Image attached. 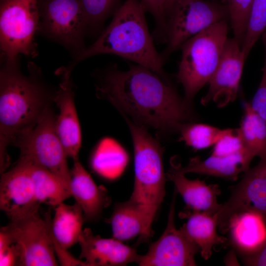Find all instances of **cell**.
I'll list each match as a JSON object with an SVG mask.
<instances>
[{
	"mask_svg": "<svg viewBox=\"0 0 266 266\" xmlns=\"http://www.w3.org/2000/svg\"><path fill=\"white\" fill-rule=\"evenodd\" d=\"M97 96L108 100L133 122L160 133L178 132L194 118L191 104L168 82L150 69L136 64L127 70L110 66L96 85Z\"/></svg>",
	"mask_w": 266,
	"mask_h": 266,
	"instance_id": "cell-1",
	"label": "cell"
},
{
	"mask_svg": "<svg viewBox=\"0 0 266 266\" xmlns=\"http://www.w3.org/2000/svg\"><path fill=\"white\" fill-rule=\"evenodd\" d=\"M28 74L19 64H3L0 71V169L9 164L7 147L24 133L32 129L51 107L52 93L42 78L40 68L29 62Z\"/></svg>",
	"mask_w": 266,
	"mask_h": 266,
	"instance_id": "cell-2",
	"label": "cell"
},
{
	"mask_svg": "<svg viewBox=\"0 0 266 266\" xmlns=\"http://www.w3.org/2000/svg\"><path fill=\"white\" fill-rule=\"evenodd\" d=\"M139 0H125L97 40L64 67L72 71L79 62L99 54H112L144 66L166 79L160 54L154 46Z\"/></svg>",
	"mask_w": 266,
	"mask_h": 266,
	"instance_id": "cell-3",
	"label": "cell"
},
{
	"mask_svg": "<svg viewBox=\"0 0 266 266\" xmlns=\"http://www.w3.org/2000/svg\"><path fill=\"white\" fill-rule=\"evenodd\" d=\"M134 149V182L129 200L138 208L144 230L139 241L152 236V225L166 195L163 148L145 127L125 117Z\"/></svg>",
	"mask_w": 266,
	"mask_h": 266,
	"instance_id": "cell-4",
	"label": "cell"
},
{
	"mask_svg": "<svg viewBox=\"0 0 266 266\" xmlns=\"http://www.w3.org/2000/svg\"><path fill=\"white\" fill-rule=\"evenodd\" d=\"M229 31L227 20H222L191 37L181 46L176 76L188 103L191 104L216 68L229 38Z\"/></svg>",
	"mask_w": 266,
	"mask_h": 266,
	"instance_id": "cell-5",
	"label": "cell"
},
{
	"mask_svg": "<svg viewBox=\"0 0 266 266\" xmlns=\"http://www.w3.org/2000/svg\"><path fill=\"white\" fill-rule=\"evenodd\" d=\"M39 0H0V48L2 64H18L20 55H37L35 36L40 24Z\"/></svg>",
	"mask_w": 266,
	"mask_h": 266,
	"instance_id": "cell-6",
	"label": "cell"
},
{
	"mask_svg": "<svg viewBox=\"0 0 266 266\" xmlns=\"http://www.w3.org/2000/svg\"><path fill=\"white\" fill-rule=\"evenodd\" d=\"M166 46L163 63L188 39L214 24L229 19L224 4L204 0H175L167 13Z\"/></svg>",
	"mask_w": 266,
	"mask_h": 266,
	"instance_id": "cell-7",
	"label": "cell"
},
{
	"mask_svg": "<svg viewBox=\"0 0 266 266\" xmlns=\"http://www.w3.org/2000/svg\"><path fill=\"white\" fill-rule=\"evenodd\" d=\"M56 120L50 107L33 128L19 136L12 145L20 148L21 156L48 169L70 190L68 157L57 133Z\"/></svg>",
	"mask_w": 266,
	"mask_h": 266,
	"instance_id": "cell-8",
	"label": "cell"
},
{
	"mask_svg": "<svg viewBox=\"0 0 266 266\" xmlns=\"http://www.w3.org/2000/svg\"><path fill=\"white\" fill-rule=\"evenodd\" d=\"M0 229L6 233L16 249L17 266L58 265L47 222L39 216L38 210L10 219Z\"/></svg>",
	"mask_w": 266,
	"mask_h": 266,
	"instance_id": "cell-9",
	"label": "cell"
},
{
	"mask_svg": "<svg viewBox=\"0 0 266 266\" xmlns=\"http://www.w3.org/2000/svg\"><path fill=\"white\" fill-rule=\"evenodd\" d=\"M38 32L74 54L81 52L87 31L86 17L79 0H39Z\"/></svg>",
	"mask_w": 266,
	"mask_h": 266,
	"instance_id": "cell-10",
	"label": "cell"
},
{
	"mask_svg": "<svg viewBox=\"0 0 266 266\" xmlns=\"http://www.w3.org/2000/svg\"><path fill=\"white\" fill-rule=\"evenodd\" d=\"M167 226L161 237L149 246L148 252L139 255L137 263L140 266H195V255L200 252L198 245L182 228L175 225V207L177 191L174 190Z\"/></svg>",
	"mask_w": 266,
	"mask_h": 266,
	"instance_id": "cell-11",
	"label": "cell"
},
{
	"mask_svg": "<svg viewBox=\"0 0 266 266\" xmlns=\"http://www.w3.org/2000/svg\"><path fill=\"white\" fill-rule=\"evenodd\" d=\"M231 190L229 198L217 213L219 231L226 233L230 219L240 212L254 211L266 219V155L245 172Z\"/></svg>",
	"mask_w": 266,
	"mask_h": 266,
	"instance_id": "cell-12",
	"label": "cell"
},
{
	"mask_svg": "<svg viewBox=\"0 0 266 266\" xmlns=\"http://www.w3.org/2000/svg\"><path fill=\"white\" fill-rule=\"evenodd\" d=\"M246 60L239 43L233 37L228 38L208 82V91L201 100L203 105L212 101L222 107L235 100Z\"/></svg>",
	"mask_w": 266,
	"mask_h": 266,
	"instance_id": "cell-13",
	"label": "cell"
},
{
	"mask_svg": "<svg viewBox=\"0 0 266 266\" xmlns=\"http://www.w3.org/2000/svg\"><path fill=\"white\" fill-rule=\"evenodd\" d=\"M39 203L26 161L20 157L16 165L2 173L0 183V208L10 219L38 210Z\"/></svg>",
	"mask_w": 266,
	"mask_h": 266,
	"instance_id": "cell-14",
	"label": "cell"
},
{
	"mask_svg": "<svg viewBox=\"0 0 266 266\" xmlns=\"http://www.w3.org/2000/svg\"><path fill=\"white\" fill-rule=\"evenodd\" d=\"M45 218L48 225L53 246L58 261L61 266H83V262L77 259L67 250L78 243L83 232L85 221L80 207L61 203L56 207L52 219L50 212H46Z\"/></svg>",
	"mask_w": 266,
	"mask_h": 266,
	"instance_id": "cell-15",
	"label": "cell"
},
{
	"mask_svg": "<svg viewBox=\"0 0 266 266\" xmlns=\"http://www.w3.org/2000/svg\"><path fill=\"white\" fill-rule=\"evenodd\" d=\"M72 72L59 68L56 74L61 77L54 102L59 109L56 117L57 133L67 155L73 161L78 159L81 146V131L74 102V85Z\"/></svg>",
	"mask_w": 266,
	"mask_h": 266,
	"instance_id": "cell-16",
	"label": "cell"
},
{
	"mask_svg": "<svg viewBox=\"0 0 266 266\" xmlns=\"http://www.w3.org/2000/svg\"><path fill=\"white\" fill-rule=\"evenodd\" d=\"M79 259L86 266H125L137 262L139 255L135 250L114 237L104 238L93 234L89 228L83 230L79 239Z\"/></svg>",
	"mask_w": 266,
	"mask_h": 266,
	"instance_id": "cell-17",
	"label": "cell"
},
{
	"mask_svg": "<svg viewBox=\"0 0 266 266\" xmlns=\"http://www.w3.org/2000/svg\"><path fill=\"white\" fill-rule=\"evenodd\" d=\"M182 167L177 158L172 157L166 176L174 184V189L182 197L187 209L212 214L217 213L222 206L217 200L221 194L219 185H207L205 181L199 179H188Z\"/></svg>",
	"mask_w": 266,
	"mask_h": 266,
	"instance_id": "cell-18",
	"label": "cell"
},
{
	"mask_svg": "<svg viewBox=\"0 0 266 266\" xmlns=\"http://www.w3.org/2000/svg\"><path fill=\"white\" fill-rule=\"evenodd\" d=\"M70 173V193L81 208L85 220H98L103 209L110 202L105 188L97 186L78 159L74 161Z\"/></svg>",
	"mask_w": 266,
	"mask_h": 266,
	"instance_id": "cell-19",
	"label": "cell"
},
{
	"mask_svg": "<svg viewBox=\"0 0 266 266\" xmlns=\"http://www.w3.org/2000/svg\"><path fill=\"white\" fill-rule=\"evenodd\" d=\"M228 241L241 257L258 249L266 240V219L254 211L237 213L230 219Z\"/></svg>",
	"mask_w": 266,
	"mask_h": 266,
	"instance_id": "cell-20",
	"label": "cell"
},
{
	"mask_svg": "<svg viewBox=\"0 0 266 266\" xmlns=\"http://www.w3.org/2000/svg\"><path fill=\"white\" fill-rule=\"evenodd\" d=\"M254 157L246 148L228 156L211 155L205 160L197 156L190 159L182 169L185 174L194 173L235 180L240 173L249 169Z\"/></svg>",
	"mask_w": 266,
	"mask_h": 266,
	"instance_id": "cell-21",
	"label": "cell"
},
{
	"mask_svg": "<svg viewBox=\"0 0 266 266\" xmlns=\"http://www.w3.org/2000/svg\"><path fill=\"white\" fill-rule=\"evenodd\" d=\"M181 218L187 219L181 227L187 236L199 247L202 257L210 258L213 248L225 244L228 239L217 233V215L187 209L179 213Z\"/></svg>",
	"mask_w": 266,
	"mask_h": 266,
	"instance_id": "cell-22",
	"label": "cell"
},
{
	"mask_svg": "<svg viewBox=\"0 0 266 266\" xmlns=\"http://www.w3.org/2000/svg\"><path fill=\"white\" fill-rule=\"evenodd\" d=\"M20 157L27 163L35 198L39 204L56 207L72 197L70 190L50 171L27 158Z\"/></svg>",
	"mask_w": 266,
	"mask_h": 266,
	"instance_id": "cell-23",
	"label": "cell"
},
{
	"mask_svg": "<svg viewBox=\"0 0 266 266\" xmlns=\"http://www.w3.org/2000/svg\"><path fill=\"white\" fill-rule=\"evenodd\" d=\"M128 161V154L121 145L112 139L105 138L94 152L91 165L101 177L114 180L124 172Z\"/></svg>",
	"mask_w": 266,
	"mask_h": 266,
	"instance_id": "cell-24",
	"label": "cell"
},
{
	"mask_svg": "<svg viewBox=\"0 0 266 266\" xmlns=\"http://www.w3.org/2000/svg\"><path fill=\"white\" fill-rule=\"evenodd\" d=\"M237 129L247 150L260 158L266 155V120L250 103H244V115Z\"/></svg>",
	"mask_w": 266,
	"mask_h": 266,
	"instance_id": "cell-25",
	"label": "cell"
},
{
	"mask_svg": "<svg viewBox=\"0 0 266 266\" xmlns=\"http://www.w3.org/2000/svg\"><path fill=\"white\" fill-rule=\"evenodd\" d=\"M113 237L122 241L142 235L143 222L138 209L129 200L117 204L109 219Z\"/></svg>",
	"mask_w": 266,
	"mask_h": 266,
	"instance_id": "cell-26",
	"label": "cell"
},
{
	"mask_svg": "<svg viewBox=\"0 0 266 266\" xmlns=\"http://www.w3.org/2000/svg\"><path fill=\"white\" fill-rule=\"evenodd\" d=\"M228 130L204 124L186 122L180 126L178 132L180 140L194 149L200 150L214 145Z\"/></svg>",
	"mask_w": 266,
	"mask_h": 266,
	"instance_id": "cell-27",
	"label": "cell"
},
{
	"mask_svg": "<svg viewBox=\"0 0 266 266\" xmlns=\"http://www.w3.org/2000/svg\"><path fill=\"white\" fill-rule=\"evenodd\" d=\"M266 31V0H254L241 46L246 59L260 36Z\"/></svg>",
	"mask_w": 266,
	"mask_h": 266,
	"instance_id": "cell-28",
	"label": "cell"
},
{
	"mask_svg": "<svg viewBox=\"0 0 266 266\" xmlns=\"http://www.w3.org/2000/svg\"><path fill=\"white\" fill-rule=\"evenodd\" d=\"M84 12L87 31H96L122 4V0H79Z\"/></svg>",
	"mask_w": 266,
	"mask_h": 266,
	"instance_id": "cell-29",
	"label": "cell"
},
{
	"mask_svg": "<svg viewBox=\"0 0 266 266\" xmlns=\"http://www.w3.org/2000/svg\"><path fill=\"white\" fill-rule=\"evenodd\" d=\"M254 0H225L233 38L242 46Z\"/></svg>",
	"mask_w": 266,
	"mask_h": 266,
	"instance_id": "cell-30",
	"label": "cell"
},
{
	"mask_svg": "<svg viewBox=\"0 0 266 266\" xmlns=\"http://www.w3.org/2000/svg\"><path fill=\"white\" fill-rule=\"evenodd\" d=\"M145 12L154 18L155 28L152 34L154 42H166L167 0H139Z\"/></svg>",
	"mask_w": 266,
	"mask_h": 266,
	"instance_id": "cell-31",
	"label": "cell"
},
{
	"mask_svg": "<svg viewBox=\"0 0 266 266\" xmlns=\"http://www.w3.org/2000/svg\"><path fill=\"white\" fill-rule=\"evenodd\" d=\"M244 148L238 129H229L227 133L214 145L211 155L228 156Z\"/></svg>",
	"mask_w": 266,
	"mask_h": 266,
	"instance_id": "cell-32",
	"label": "cell"
},
{
	"mask_svg": "<svg viewBox=\"0 0 266 266\" xmlns=\"http://www.w3.org/2000/svg\"><path fill=\"white\" fill-rule=\"evenodd\" d=\"M262 38L265 47V60L262 68V76L250 104L252 108L266 120V31L263 33Z\"/></svg>",
	"mask_w": 266,
	"mask_h": 266,
	"instance_id": "cell-33",
	"label": "cell"
},
{
	"mask_svg": "<svg viewBox=\"0 0 266 266\" xmlns=\"http://www.w3.org/2000/svg\"><path fill=\"white\" fill-rule=\"evenodd\" d=\"M241 258L246 266H266V240L256 250Z\"/></svg>",
	"mask_w": 266,
	"mask_h": 266,
	"instance_id": "cell-34",
	"label": "cell"
},
{
	"mask_svg": "<svg viewBox=\"0 0 266 266\" xmlns=\"http://www.w3.org/2000/svg\"><path fill=\"white\" fill-rule=\"evenodd\" d=\"M18 256L14 246L7 244L0 246V266H17Z\"/></svg>",
	"mask_w": 266,
	"mask_h": 266,
	"instance_id": "cell-35",
	"label": "cell"
},
{
	"mask_svg": "<svg viewBox=\"0 0 266 266\" xmlns=\"http://www.w3.org/2000/svg\"><path fill=\"white\" fill-rule=\"evenodd\" d=\"M175 0H167V12L168 11V10L169 9L170 7H171V5L172 4V3H173V2L175 1Z\"/></svg>",
	"mask_w": 266,
	"mask_h": 266,
	"instance_id": "cell-36",
	"label": "cell"
}]
</instances>
